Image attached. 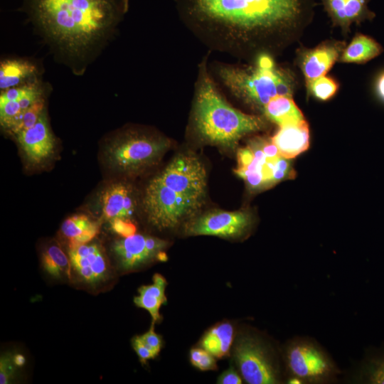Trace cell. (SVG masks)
Returning <instances> with one entry per match:
<instances>
[{
    "label": "cell",
    "instance_id": "9a60e30c",
    "mask_svg": "<svg viewBox=\"0 0 384 384\" xmlns=\"http://www.w3.org/2000/svg\"><path fill=\"white\" fill-rule=\"evenodd\" d=\"M102 216L105 219H130L136 208V200L132 188L124 182L110 184L100 197Z\"/></svg>",
    "mask_w": 384,
    "mask_h": 384
},
{
    "label": "cell",
    "instance_id": "7c38bea8",
    "mask_svg": "<svg viewBox=\"0 0 384 384\" xmlns=\"http://www.w3.org/2000/svg\"><path fill=\"white\" fill-rule=\"evenodd\" d=\"M252 225L250 215L245 211L216 210L192 220L186 227L190 235H213L223 238H239Z\"/></svg>",
    "mask_w": 384,
    "mask_h": 384
},
{
    "label": "cell",
    "instance_id": "7a4b0ae2",
    "mask_svg": "<svg viewBox=\"0 0 384 384\" xmlns=\"http://www.w3.org/2000/svg\"><path fill=\"white\" fill-rule=\"evenodd\" d=\"M181 19L215 48L233 53L250 39L294 26L309 0H175Z\"/></svg>",
    "mask_w": 384,
    "mask_h": 384
},
{
    "label": "cell",
    "instance_id": "277c9868",
    "mask_svg": "<svg viewBox=\"0 0 384 384\" xmlns=\"http://www.w3.org/2000/svg\"><path fill=\"white\" fill-rule=\"evenodd\" d=\"M216 74L233 96L262 111L274 97L292 95L289 76L276 68L267 54L260 55L255 66L220 64L216 68Z\"/></svg>",
    "mask_w": 384,
    "mask_h": 384
},
{
    "label": "cell",
    "instance_id": "8992f818",
    "mask_svg": "<svg viewBox=\"0 0 384 384\" xmlns=\"http://www.w3.org/2000/svg\"><path fill=\"white\" fill-rule=\"evenodd\" d=\"M203 201L181 196L156 176L147 185L143 207L149 223L159 230L174 228L193 215Z\"/></svg>",
    "mask_w": 384,
    "mask_h": 384
},
{
    "label": "cell",
    "instance_id": "5b68a950",
    "mask_svg": "<svg viewBox=\"0 0 384 384\" xmlns=\"http://www.w3.org/2000/svg\"><path fill=\"white\" fill-rule=\"evenodd\" d=\"M169 147V141L156 133L125 129L107 142L105 158L112 169L134 174L157 164Z\"/></svg>",
    "mask_w": 384,
    "mask_h": 384
},
{
    "label": "cell",
    "instance_id": "4dcf8cb0",
    "mask_svg": "<svg viewBox=\"0 0 384 384\" xmlns=\"http://www.w3.org/2000/svg\"><path fill=\"white\" fill-rule=\"evenodd\" d=\"M294 171L287 159L280 156L276 161L273 171L272 183L275 184L287 178L294 176Z\"/></svg>",
    "mask_w": 384,
    "mask_h": 384
},
{
    "label": "cell",
    "instance_id": "4fadbf2b",
    "mask_svg": "<svg viewBox=\"0 0 384 384\" xmlns=\"http://www.w3.org/2000/svg\"><path fill=\"white\" fill-rule=\"evenodd\" d=\"M51 87L41 77L21 85L1 90L0 122L9 129L16 119L38 100L47 97Z\"/></svg>",
    "mask_w": 384,
    "mask_h": 384
},
{
    "label": "cell",
    "instance_id": "836d02e7",
    "mask_svg": "<svg viewBox=\"0 0 384 384\" xmlns=\"http://www.w3.org/2000/svg\"><path fill=\"white\" fill-rule=\"evenodd\" d=\"M132 345L142 364H145L148 360L157 356L143 343L139 336H136L132 338Z\"/></svg>",
    "mask_w": 384,
    "mask_h": 384
},
{
    "label": "cell",
    "instance_id": "d6986e66",
    "mask_svg": "<svg viewBox=\"0 0 384 384\" xmlns=\"http://www.w3.org/2000/svg\"><path fill=\"white\" fill-rule=\"evenodd\" d=\"M40 77L38 65L26 58H8L0 64V90L24 84Z\"/></svg>",
    "mask_w": 384,
    "mask_h": 384
},
{
    "label": "cell",
    "instance_id": "4316f807",
    "mask_svg": "<svg viewBox=\"0 0 384 384\" xmlns=\"http://www.w3.org/2000/svg\"><path fill=\"white\" fill-rule=\"evenodd\" d=\"M314 96L321 100L331 98L338 90L337 83L331 78L321 76L306 84Z\"/></svg>",
    "mask_w": 384,
    "mask_h": 384
},
{
    "label": "cell",
    "instance_id": "6da1fadb",
    "mask_svg": "<svg viewBox=\"0 0 384 384\" xmlns=\"http://www.w3.org/2000/svg\"><path fill=\"white\" fill-rule=\"evenodd\" d=\"M129 0H21L20 11L55 61L82 75L116 36Z\"/></svg>",
    "mask_w": 384,
    "mask_h": 384
},
{
    "label": "cell",
    "instance_id": "9c48e42d",
    "mask_svg": "<svg viewBox=\"0 0 384 384\" xmlns=\"http://www.w3.org/2000/svg\"><path fill=\"white\" fill-rule=\"evenodd\" d=\"M70 281L89 289L103 287L113 277V272L105 251L95 242L68 246Z\"/></svg>",
    "mask_w": 384,
    "mask_h": 384
},
{
    "label": "cell",
    "instance_id": "7402d4cb",
    "mask_svg": "<svg viewBox=\"0 0 384 384\" xmlns=\"http://www.w3.org/2000/svg\"><path fill=\"white\" fill-rule=\"evenodd\" d=\"M234 342V327L228 321L218 323L202 337L201 345L216 358L227 356Z\"/></svg>",
    "mask_w": 384,
    "mask_h": 384
},
{
    "label": "cell",
    "instance_id": "f1b7e54d",
    "mask_svg": "<svg viewBox=\"0 0 384 384\" xmlns=\"http://www.w3.org/2000/svg\"><path fill=\"white\" fill-rule=\"evenodd\" d=\"M363 375L366 383L384 384V354L368 360L363 368Z\"/></svg>",
    "mask_w": 384,
    "mask_h": 384
},
{
    "label": "cell",
    "instance_id": "ac0fdd59",
    "mask_svg": "<svg viewBox=\"0 0 384 384\" xmlns=\"http://www.w3.org/2000/svg\"><path fill=\"white\" fill-rule=\"evenodd\" d=\"M341 46L337 43H324L306 52L302 60V69L306 84L324 76L338 59Z\"/></svg>",
    "mask_w": 384,
    "mask_h": 384
},
{
    "label": "cell",
    "instance_id": "603a6c76",
    "mask_svg": "<svg viewBox=\"0 0 384 384\" xmlns=\"http://www.w3.org/2000/svg\"><path fill=\"white\" fill-rule=\"evenodd\" d=\"M262 112L266 118L279 127L304 119L301 110L290 97L277 96L274 97L265 106Z\"/></svg>",
    "mask_w": 384,
    "mask_h": 384
},
{
    "label": "cell",
    "instance_id": "e0dca14e",
    "mask_svg": "<svg viewBox=\"0 0 384 384\" xmlns=\"http://www.w3.org/2000/svg\"><path fill=\"white\" fill-rule=\"evenodd\" d=\"M271 139L281 156L287 159L294 158L309 146L308 124L304 119L281 125Z\"/></svg>",
    "mask_w": 384,
    "mask_h": 384
},
{
    "label": "cell",
    "instance_id": "e575fe53",
    "mask_svg": "<svg viewBox=\"0 0 384 384\" xmlns=\"http://www.w3.org/2000/svg\"><path fill=\"white\" fill-rule=\"evenodd\" d=\"M217 383L220 384H240L242 383V380L237 371L230 367L221 373Z\"/></svg>",
    "mask_w": 384,
    "mask_h": 384
},
{
    "label": "cell",
    "instance_id": "ba28073f",
    "mask_svg": "<svg viewBox=\"0 0 384 384\" xmlns=\"http://www.w3.org/2000/svg\"><path fill=\"white\" fill-rule=\"evenodd\" d=\"M285 361L292 376L304 383L329 381L336 373L326 353L316 343L306 339L291 342L286 349Z\"/></svg>",
    "mask_w": 384,
    "mask_h": 384
},
{
    "label": "cell",
    "instance_id": "cb8c5ba5",
    "mask_svg": "<svg viewBox=\"0 0 384 384\" xmlns=\"http://www.w3.org/2000/svg\"><path fill=\"white\" fill-rule=\"evenodd\" d=\"M43 270L55 279L70 280V261L61 247L52 243L46 247L41 255Z\"/></svg>",
    "mask_w": 384,
    "mask_h": 384
},
{
    "label": "cell",
    "instance_id": "d590c367",
    "mask_svg": "<svg viewBox=\"0 0 384 384\" xmlns=\"http://www.w3.org/2000/svg\"><path fill=\"white\" fill-rule=\"evenodd\" d=\"M376 90L380 97L384 100V73H383L378 78Z\"/></svg>",
    "mask_w": 384,
    "mask_h": 384
},
{
    "label": "cell",
    "instance_id": "8fae6325",
    "mask_svg": "<svg viewBox=\"0 0 384 384\" xmlns=\"http://www.w3.org/2000/svg\"><path fill=\"white\" fill-rule=\"evenodd\" d=\"M168 242L143 234H134L114 241L112 251L117 267L122 272L140 269L154 260H164L163 250Z\"/></svg>",
    "mask_w": 384,
    "mask_h": 384
},
{
    "label": "cell",
    "instance_id": "3957f363",
    "mask_svg": "<svg viewBox=\"0 0 384 384\" xmlns=\"http://www.w3.org/2000/svg\"><path fill=\"white\" fill-rule=\"evenodd\" d=\"M206 59L199 64L193 100L191 124L203 142L234 148L245 135L266 128L265 118L245 114L223 97L208 71Z\"/></svg>",
    "mask_w": 384,
    "mask_h": 384
},
{
    "label": "cell",
    "instance_id": "44dd1931",
    "mask_svg": "<svg viewBox=\"0 0 384 384\" xmlns=\"http://www.w3.org/2000/svg\"><path fill=\"white\" fill-rule=\"evenodd\" d=\"M99 222L85 215H75L66 218L61 225V233L68 240V246L91 242L100 232Z\"/></svg>",
    "mask_w": 384,
    "mask_h": 384
},
{
    "label": "cell",
    "instance_id": "484cf974",
    "mask_svg": "<svg viewBox=\"0 0 384 384\" xmlns=\"http://www.w3.org/2000/svg\"><path fill=\"white\" fill-rule=\"evenodd\" d=\"M46 97H44L33 104L16 119L14 124L8 131L16 135L21 131L33 126L46 110Z\"/></svg>",
    "mask_w": 384,
    "mask_h": 384
},
{
    "label": "cell",
    "instance_id": "d4e9b609",
    "mask_svg": "<svg viewBox=\"0 0 384 384\" xmlns=\"http://www.w3.org/2000/svg\"><path fill=\"white\" fill-rule=\"evenodd\" d=\"M382 46L372 38L363 34L356 35L343 50L341 62L364 63L379 55Z\"/></svg>",
    "mask_w": 384,
    "mask_h": 384
},
{
    "label": "cell",
    "instance_id": "2e32d148",
    "mask_svg": "<svg viewBox=\"0 0 384 384\" xmlns=\"http://www.w3.org/2000/svg\"><path fill=\"white\" fill-rule=\"evenodd\" d=\"M334 25L346 30L353 23L370 20L375 14L368 8L369 0H321Z\"/></svg>",
    "mask_w": 384,
    "mask_h": 384
},
{
    "label": "cell",
    "instance_id": "52a82bcc",
    "mask_svg": "<svg viewBox=\"0 0 384 384\" xmlns=\"http://www.w3.org/2000/svg\"><path fill=\"white\" fill-rule=\"evenodd\" d=\"M233 357L242 378L249 384L279 382V370L271 349L259 336L240 334L233 345Z\"/></svg>",
    "mask_w": 384,
    "mask_h": 384
},
{
    "label": "cell",
    "instance_id": "1f68e13d",
    "mask_svg": "<svg viewBox=\"0 0 384 384\" xmlns=\"http://www.w3.org/2000/svg\"><path fill=\"white\" fill-rule=\"evenodd\" d=\"M111 229L122 238H127L136 233L137 228L130 219H113L110 220Z\"/></svg>",
    "mask_w": 384,
    "mask_h": 384
},
{
    "label": "cell",
    "instance_id": "ffe728a7",
    "mask_svg": "<svg viewBox=\"0 0 384 384\" xmlns=\"http://www.w3.org/2000/svg\"><path fill=\"white\" fill-rule=\"evenodd\" d=\"M166 286V279L161 274L156 273L152 277V283L141 286L138 289L139 294L134 298V303L137 306L149 313L152 324L161 319L159 309L167 301L165 294Z\"/></svg>",
    "mask_w": 384,
    "mask_h": 384
},
{
    "label": "cell",
    "instance_id": "83f0119b",
    "mask_svg": "<svg viewBox=\"0 0 384 384\" xmlns=\"http://www.w3.org/2000/svg\"><path fill=\"white\" fill-rule=\"evenodd\" d=\"M25 362L24 357L21 354L4 353L1 356L0 361V383L7 384L14 375L17 366H22Z\"/></svg>",
    "mask_w": 384,
    "mask_h": 384
},
{
    "label": "cell",
    "instance_id": "f546056e",
    "mask_svg": "<svg viewBox=\"0 0 384 384\" xmlns=\"http://www.w3.org/2000/svg\"><path fill=\"white\" fill-rule=\"evenodd\" d=\"M191 363L197 369L206 371L215 370V358L203 348H193L189 353Z\"/></svg>",
    "mask_w": 384,
    "mask_h": 384
},
{
    "label": "cell",
    "instance_id": "d6a6232c",
    "mask_svg": "<svg viewBox=\"0 0 384 384\" xmlns=\"http://www.w3.org/2000/svg\"><path fill=\"white\" fill-rule=\"evenodd\" d=\"M154 324H151L149 331L139 336L143 343L158 356L162 347V338L154 331Z\"/></svg>",
    "mask_w": 384,
    "mask_h": 384
},
{
    "label": "cell",
    "instance_id": "30bf717a",
    "mask_svg": "<svg viewBox=\"0 0 384 384\" xmlns=\"http://www.w3.org/2000/svg\"><path fill=\"white\" fill-rule=\"evenodd\" d=\"M156 177L181 196L201 201L204 198L206 171L199 159L191 154H178Z\"/></svg>",
    "mask_w": 384,
    "mask_h": 384
},
{
    "label": "cell",
    "instance_id": "5bb4252c",
    "mask_svg": "<svg viewBox=\"0 0 384 384\" xmlns=\"http://www.w3.org/2000/svg\"><path fill=\"white\" fill-rule=\"evenodd\" d=\"M27 160L39 164L50 158L55 149V140L51 132L45 110L36 123L15 135Z\"/></svg>",
    "mask_w": 384,
    "mask_h": 384
}]
</instances>
